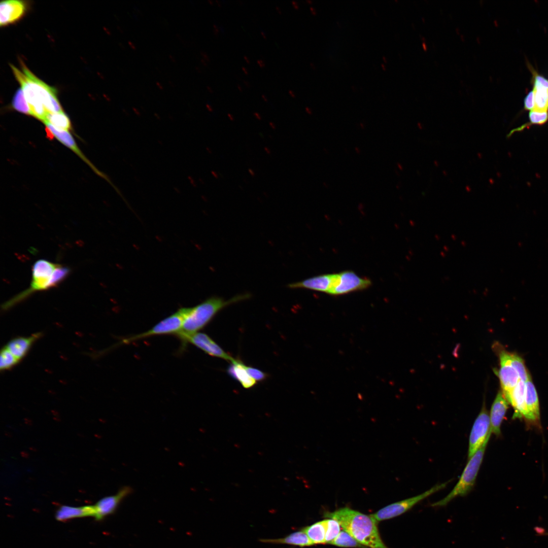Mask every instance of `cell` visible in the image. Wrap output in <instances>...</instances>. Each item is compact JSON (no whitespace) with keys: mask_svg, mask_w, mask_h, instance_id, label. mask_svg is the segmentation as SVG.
Returning a JSON list of instances; mask_svg holds the SVG:
<instances>
[{"mask_svg":"<svg viewBox=\"0 0 548 548\" xmlns=\"http://www.w3.org/2000/svg\"><path fill=\"white\" fill-rule=\"evenodd\" d=\"M22 70L10 66L21 85L30 109L31 116L44 122L48 113L63 112L57 96L56 89L34 75L21 61Z\"/></svg>","mask_w":548,"mask_h":548,"instance_id":"obj_1","label":"cell"},{"mask_svg":"<svg viewBox=\"0 0 548 548\" xmlns=\"http://www.w3.org/2000/svg\"><path fill=\"white\" fill-rule=\"evenodd\" d=\"M324 517L336 520L345 531L366 547L388 548L380 536L378 522L371 515L346 507L326 512Z\"/></svg>","mask_w":548,"mask_h":548,"instance_id":"obj_2","label":"cell"},{"mask_svg":"<svg viewBox=\"0 0 548 548\" xmlns=\"http://www.w3.org/2000/svg\"><path fill=\"white\" fill-rule=\"evenodd\" d=\"M249 293L237 294L227 300L219 296L210 297L200 303L191 307H182L183 323L178 338L191 335L204 328L225 307L249 299Z\"/></svg>","mask_w":548,"mask_h":548,"instance_id":"obj_3","label":"cell"},{"mask_svg":"<svg viewBox=\"0 0 548 548\" xmlns=\"http://www.w3.org/2000/svg\"><path fill=\"white\" fill-rule=\"evenodd\" d=\"M70 271L67 266L46 259L38 260L32 267V280L29 288L5 302L2 309H9L37 291L57 287L67 278Z\"/></svg>","mask_w":548,"mask_h":548,"instance_id":"obj_4","label":"cell"},{"mask_svg":"<svg viewBox=\"0 0 548 548\" xmlns=\"http://www.w3.org/2000/svg\"><path fill=\"white\" fill-rule=\"evenodd\" d=\"M489 439L470 458L463 471L459 481L453 490L442 499L432 504L433 507L446 505L458 496H464L473 488L478 472L482 463Z\"/></svg>","mask_w":548,"mask_h":548,"instance_id":"obj_5","label":"cell"},{"mask_svg":"<svg viewBox=\"0 0 548 548\" xmlns=\"http://www.w3.org/2000/svg\"><path fill=\"white\" fill-rule=\"evenodd\" d=\"M448 483L436 484L421 494L389 504L370 515L378 522L399 516L424 499L444 488Z\"/></svg>","mask_w":548,"mask_h":548,"instance_id":"obj_6","label":"cell"},{"mask_svg":"<svg viewBox=\"0 0 548 548\" xmlns=\"http://www.w3.org/2000/svg\"><path fill=\"white\" fill-rule=\"evenodd\" d=\"M183 323L182 307L176 312L164 318L150 329L142 333L122 339L119 345L128 344L134 341L152 336L173 334L176 335L181 330Z\"/></svg>","mask_w":548,"mask_h":548,"instance_id":"obj_7","label":"cell"},{"mask_svg":"<svg viewBox=\"0 0 548 548\" xmlns=\"http://www.w3.org/2000/svg\"><path fill=\"white\" fill-rule=\"evenodd\" d=\"M490 416L485 402L476 417L469 438L468 458H470L491 436Z\"/></svg>","mask_w":548,"mask_h":548,"instance_id":"obj_8","label":"cell"},{"mask_svg":"<svg viewBox=\"0 0 548 548\" xmlns=\"http://www.w3.org/2000/svg\"><path fill=\"white\" fill-rule=\"evenodd\" d=\"M179 338L182 342V348L189 343L211 356L229 361L231 363L235 360L204 333L198 332Z\"/></svg>","mask_w":548,"mask_h":548,"instance_id":"obj_9","label":"cell"},{"mask_svg":"<svg viewBox=\"0 0 548 548\" xmlns=\"http://www.w3.org/2000/svg\"><path fill=\"white\" fill-rule=\"evenodd\" d=\"M372 284L366 277H361L352 270L337 273L335 286L330 293L332 295H340L368 288Z\"/></svg>","mask_w":548,"mask_h":548,"instance_id":"obj_10","label":"cell"},{"mask_svg":"<svg viewBox=\"0 0 548 548\" xmlns=\"http://www.w3.org/2000/svg\"><path fill=\"white\" fill-rule=\"evenodd\" d=\"M132 492L130 486L121 488L115 494L106 496L99 500L94 505V518L96 521H101L117 510L121 503Z\"/></svg>","mask_w":548,"mask_h":548,"instance_id":"obj_11","label":"cell"},{"mask_svg":"<svg viewBox=\"0 0 548 548\" xmlns=\"http://www.w3.org/2000/svg\"><path fill=\"white\" fill-rule=\"evenodd\" d=\"M337 277V273L324 274L313 277L301 281L290 283V289H305L330 294Z\"/></svg>","mask_w":548,"mask_h":548,"instance_id":"obj_12","label":"cell"},{"mask_svg":"<svg viewBox=\"0 0 548 548\" xmlns=\"http://www.w3.org/2000/svg\"><path fill=\"white\" fill-rule=\"evenodd\" d=\"M500 368L497 372L502 392L507 400L511 392L521 380L517 371L510 364L505 354V350L499 352Z\"/></svg>","mask_w":548,"mask_h":548,"instance_id":"obj_13","label":"cell"},{"mask_svg":"<svg viewBox=\"0 0 548 548\" xmlns=\"http://www.w3.org/2000/svg\"><path fill=\"white\" fill-rule=\"evenodd\" d=\"M26 10L27 5L24 1H2L0 6L1 26H4L16 22L24 16Z\"/></svg>","mask_w":548,"mask_h":548,"instance_id":"obj_14","label":"cell"},{"mask_svg":"<svg viewBox=\"0 0 548 548\" xmlns=\"http://www.w3.org/2000/svg\"><path fill=\"white\" fill-rule=\"evenodd\" d=\"M44 124L46 125V132L47 136L49 139H53L56 138L57 140L60 142L62 144L65 146L70 148L76 154H77L81 158H82L86 163H87L96 173L98 175H101L93 166L86 158L83 154L81 152L77 146L76 142L75 141L72 135L70 134L68 131L63 129H58L49 123L45 122Z\"/></svg>","mask_w":548,"mask_h":548,"instance_id":"obj_15","label":"cell"},{"mask_svg":"<svg viewBox=\"0 0 548 548\" xmlns=\"http://www.w3.org/2000/svg\"><path fill=\"white\" fill-rule=\"evenodd\" d=\"M525 400L527 408L526 422L539 426L540 413L538 398L534 385L530 378L525 382Z\"/></svg>","mask_w":548,"mask_h":548,"instance_id":"obj_16","label":"cell"},{"mask_svg":"<svg viewBox=\"0 0 548 548\" xmlns=\"http://www.w3.org/2000/svg\"><path fill=\"white\" fill-rule=\"evenodd\" d=\"M508 402L502 392L499 391L492 405L490 421L491 433L499 436L501 425L508 408Z\"/></svg>","mask_w":548,"mask_h":548,"instance_id":"obj_17","label":"cell"},{"mask_svg":"<svg viewBox=\"0 0 548 548\" xmlns=\"http://www.w3.org/2000/svg\"><path fill=\"white\" fill-rule=\"evenodd\" d=\"M93 505L72 506L62 505L56 510L55 518L57 521L63 522L76 518L94 517Z\"/></svg>","mask_w":548,"mask_h":548,"instance_id":"obj_18","label":"cell"},{"mask_svg":"<svg viewBox=\"0 0 548 548\" xmlns=\"http://www.w3.org/2000/svg\"><path fill=\"white\" fill-rule=\"evenodd\" d=\"M525 382L520 380L511 392L507 399L515 409L513 418H523L525 420L527 416V408L525 400Z\"/></svg>","mask_w":548,"mask_h":548,"instance_id":"obj_19","label":"cell"},{"mask_svg":"<svg viewBox=\"0 0 548 548\" xmlns=\"http://www.w3.org/2000/svg\"><path fill=\"white\" fill-rule=\"evenodd\" d=\"M228 374L235 380L238 382L245 389H250L257 383V382L250 376L246 370V365L238 359L231 362V364L227 370Z\"/></svg>","mask_w":548,"mask_h":548,"instance_id":"obj_20","label":"cell"},{"mask_svg":"<svg viewBox=\"0 0 548 548\" xmlns=\"http://www.w3.org/2000/svg\"><path fill=\"white\" fill-rule=\"evenodd\" d=\"M40 336V333H37L29 337L15 338L9 341L5 347L20 360L25 356L32 344Z\"/></svg>","mask_w":548,"mask_h":548,"instance_id":"obj_21","label":"cell"},{"mask_svg":"<svg viewBox=\"0 0 548 548\" xmlns=\"http://www.w3.org/2000/svg\"><path fill=\"white\" fill-rule=\"evenodd\" d=\"M260 541L264 543L272 544H282L298 546H308L314 544L309 538L306 534L301 529L296 531L282 538L275 539H261Z\"/></svg>","mask_w":548,"mask_h":548,"instance_id":"obj_22","label":"cell"},{"mask_svg":"<svg viewBox=\"0 0 548 548\" xmlns=\"http://www.w3.org/2000/svg\"><path fill=\"white\" fill-rule=\"evenodd\" d=\"M302 530L315 544H325L326 524L325 520L305 527Z\"/></svg>","mask_w":548,"mask_h":548,"instance_id":"obj_23","label":"cell"},{"mask_svg":"<svg viewBox=\"0 0 548 548\" xmlns=\"http://www.w3.org/2000/svg\"><path fill=\"white\" fill-rule=\"evenodd\" d=\"M532 83L535 102L534 110L548 112V85Z\"/></svg>","mask_w":548,"mask_h":548,"instance_id":"obj_24","label":"cell"},{"mask_svg":"<svg viewBox=\"0 0 548 548\" xmlns=\"http://www.w3.org/2000/svg\"><path fill=\"white\" fill-rule=\"evenodd\" d=\"M505 356L510 364L518 372L521 380L526 382L530 378L523 359L518 355L505 351Z\"/></svg>","mask_w":548,"mask_h":548,"instance_id":"obj_25","label":"cell"},{"mask_svg":"<svg viewBox=\"0 0 548 548\" xmlns=\"http://www.w3.org/2000/svg\"><path fill=\"white\" fill-rule=\"evenodd\" d=\"M45 122L49 123L60 129L68 131L72 129L70 118L63 112L48 113L44 123Z\"/></svg>","mask_w":548,"mask_h":548,"instance_id":"obj_26","label":"cell"},{"mask_svg":"<svg viewBox=\"0 0 548 548\" xmlns=\"http://www.w3.org/2000/svg\"><path fill=\"white\" fill-rule=\"evenodd\" d=\"M331 544L342 547L366 548L346 531H340Z\"/></svg>","mask_w":548,"mask_h":548,"instance_id":"obj_27","label":"cell"},{"mask_svg":"<svg viewBox=\"0 0 548 548\" xmlns=\"http://www.w3.org/2000/svg\"><path fill=\"white\" fill-rule=\"evenodd\" d=\"M12 105L15 110L21 113L31 116L30 107L21 88L18 89L15 93L12 99Z\"/></svg>","mask_w":548,"mask_h":548,"instance_id":"obj_28","label":"cell"},{"mask_svg":"<svg viewBox=\"0 0 548 548\" xmlns=\"http://www.w3.org/2000/svg\"><path fill=\"white\" fill-rule=\"evenodd\" d=\"M529 123L521 126L515 130H512L511 133L524 129L531 125H543L548 120V112L538 111L532 110L529 114Z\"/></svg>","mask_w":548,"mask_h":548,"instance_id":"obj_29","label":"cell"},{"mask_svg":"<svg viewBox=\"0 0 548 548\" xmlns=\"http://www.w3.org/2000/svg\"><path fill=\"white\" fill-rule=\"evenodd\" d=\"M326 524L325 544H330L340 532V525L335 520H325Z\"/></svg>","mask_w":548,"mask_h":548,"instance_id":"obj_30","label":"cell"},{"mask_svg":"<svg viewBox=\"0 0 548 548\" xmlns=\"http://www.w3.org/2000/svg\"><path fill=\"white\" fill-rule=\"evenodd\" d=\"M20 360L16 358L6 347L1 352L0 369L1 370L12 368Z\"/></svg>","mask_w":548,"mask_h":548,"instance_id":"obj_31","label":"cell"},{"mask_svg":"<svg viewBox=\"0 0 548 548\" xmlns=\"http://www.w3.org/2000/svg\"><path fill=\"white\" fill-rule=\"evenodd\" d=\"M246 370L250 376L256 382H262L268 377L267 373L252 366L246 365Z\"/></svg>","mask_w":548,"mask_h":548,"instance_id":"obj_32","label":"cell"},{"mask_svg":"<svg viewBox=\"0 0 548 548\" xmlns=\"http://www.w3.org/2000/svg\"><path fill=\"white\" fill-rule=\"evenodd\" d=\"M524 109L526 110H529L531 111L534 110V96L533 90L530 91L525 97L524 100Z\"/></svg>","mask_w":548,"mask_h":548,"instance_id":"obj_33","label":"cell"},{"mask_svg":"<svg viewBox=\"0 0 548 548\" xmlns=\"http://www.w3.org/2000/svg\"><path fill=\"white\" fill-rule=\"evenodd\" d=\"M200 54L204 60H206V61H210V58L207 53L204 52H201Z\"/></svg>","mask_w":548,"mask_h":548,"instance_id":"obj_34","label":"cell"},{"mask_svg":"<svg viewBox=\"0 0 548 548\" xmlns=\"http://www.w3.org/2000/svg\"><path fill=\"white\" fill-rule=\"evenodd\" d=\"M257 62L260 67H263L265 66L264 62L261 59L258 60Z\"/></svg>","mask_w":548,"mask_h":548,"instance_id":"obj_35","label":"cell"},{"mask_svg":"<svg viewBox=\"0 0 548 548\" xmlns=\"http://www.w3.org/2000/svg\"><path fill=\"white\" fill-rule=\"evenodd\" d=\"M128 44L129 46L130 47V48L131 49H132L133 50H135L136 49V47L135 45L132 42H131V41H128Z\"/></svg>","mask_w":548,"mask_h":548,"instance_id":"obj_36","label":"cell"},{"mask_svg":"<svg viewBox=\"0 0 548 548\" xmlns=\"http://www.w3.org/2000/svg\"><path fill=\"white\" fill-rule=\"evenodd\" d=\"M213 27H214V33H215V34L216 35H217V34H218V33H219V29H218V27H217V26H216V25H215V24H214V25H213Z\"/></svg>","mask_w":548,"mask_h":548,"instance_id":"obj_37","label":"cell"},{"mask_svg":"<svg viewBox=\"0 0 548 548\" xmlns=\"http://www.w3.org/2000/svg\"><path fill=\"white\" fill-rule=\"evenodd\" d=\"M253 115L255 116V117L257 119H258L259 120H261V117L259 113H258L257 112H254L253 113Z\"/></svg>","mask_w":548,"mask_h":548,"instance_id":"obj_38","label":"cell"},{"mask_svg":"<svg viewBox=\"0 0 548 548\" xmlns=\"http://www.w3.org/2000/svg\"><path fill=\"white\" fill-rule=\"evenodd\" d=\"M292 4L295 9H298L299 8V6L296 2L293 1H292Z\"/></svg>","mask_w":548,"mask_h":548,"instance_id":"obj_39","label":"cell"},{"mask_svg":"<svg viewBox=\"0 0 548 548\" xmlns=\"http://www.w3.org/2000/svg\"><path fill=\"white\" fill-rule=\"evenodd\" d=\"M156 84L157 86L158 87L159 89H160L161 90L163 89V86L159 82H156Z\"/></svg>","mask_w":548,"mask_h":548,"instance_id":"obj_40","label":"cell"},{"mask_svg":"<svg viewBox=\"0 0 548 548\" xmlns=\"http://www.w3.org/2000/svg\"><path fill=\"white\" fill-rule=\"evenodd\" d=\"M269 124L270 126V127H271V128H272L273 129H276V125H275V124H274V123H273V122H270L269 123Z\"/></svg>","mask_w":548,"mask_h":548,"instance_id":"obj_41","label":"cell"},{"mask_svg":"<svg viewBox=\"0 0 548 548\" xmlns=\"http://www.w3.org/2000/svg\"><path fill=\"white\" fill-rule=\"evenodd\" d=\"M264 149L265 151V152H266V153H267L268 154H270L271 152H270V149H269L268 148H267V147H264Z\"/></svg>","mask_w":548,"mask_h":548,"instance_id":"obj_42","label":"cell"},{"mask_svg":"<svg viewBox=\"0 0 548 548\" xmlns=\"http://www.w3.org/2000/svg\"><path fill=\"white\" fill-rule=\"evenodd\" d=\"M248 171H249V173L250 174V175H251V176H252V177H254V176H255V173H254V171H253V170L252 169H248Z\"/></svg>","mask_w":548,"mask_h":548,"instance_id":"obj_43","label":"cell"},{"mask_svg":"<svg viewBox=\"0 0 548 548\" xmlns=\"http://www.w3.org/2000/svg\"><path fill=\"white\" fill-rule=\"evenodd\" d=\"M227 116H228V118H229V119L230 120H231V121L234 120V117L231 114H230V113H228Z\"/></svg>","mask_w":548,"mask_h":548,"instance_id":"obj_44","label":"cell"},{"mask_svg":"<svg viewBox=\"0 0 548 548\" xmlns=\"http://www.w3.org/2000/svg\"><path fill=\"white\" fill-rule=\"evenodd\" d=\"M288 92H289V94H290V95H291V96H292V97H295V94H294V93L293 92V91H292V90H289V91H288Z\"/></svg>","mask_w":548,"mask_h":548,"instance_id":"obj_45","label":"cell"},{"mask_svg":"<svg viewBox=\"0 0 548 548\" xmlns=\"http://www.w3.org/2000/svg\"><path fill=\"white\" fill-rule=\"evenodd\" d=\"M206 106H207V108L208 109V110H209V111H210V112H212V111H213V109H212V107H211V106H210L209 105L207 104V105H206Z\"/></svg>","mask_w":548,"mask_h":548,"instance_id":"obj_46","label":"cell"},{"mask_svg":"<svg viewBox=\"0 0 548 548\" xmlns=\"http://www.w3.org/2000/svg\"><path fill=\"white\" fill-rule=\"evenodd\" d=\"M207 88L209 92H210V93H213V91L212 89L210 86H208L207 87Z\"/></svg>","mask_w":548,"mask_h":548,"instance_id":"obj_47","label":"cell"},{"mask_svg":"<svg viewBox=\"0 0 548 548\" xmlns=\"http://www.w3.org/2000/svg\"><path fill=\"white\" fill-rule=\"evenodd\" d=\"M242 70L244 72L245 74L248 75V73L246 68L245 67H242Z\"/></svg>","mask_w":548,"mask_h":548,"instance_id":"obj_48","label":"cell"},{"mask_svg":"<svg viewBox=\"0 0 548 548\" xmlns=\"http://www.w3.org/2000/svg\"><path fill=\"white\" fill-rule=\"evenodd\" d=\"M261 97L266 102L267 101V98L266 97V96L262 94L261 95Z\"/></svg>","mask_w":548,"mask_h":548,"instance_id":"obj_49","label":"cell"},{"mask_svg":"<svg viewBox=\"0 0 548 548\" xmlns=\"http://www.w3.org/2000/svg\"><path fill=\"white\" fill-rule=\"evenodd\" d=\"M310 10H311V12H312V13L313 14H316V12H315V10H314V8H313V7H311V8H310Z\"/></svg>","mask_w":548,"mask_h":548,"instance_id":"obj_50","label":"cell"},{"mask_svg":"<svg viewBox=\"0 0 548 548\" xmlns=\"http://www.w3.org/2000/svg\"><path fill=\"white\" fill-rule=\"evenodd\" d=\"M244 58L248 63H250V61L246 56H244Z\"/></svg>","mask_w":548,"mask_h":548,"instance_id":"obj_51","label":"cell"},{"mask_svg":"<svg viewBox=\"0 0 548 548\" xmlns=\"http://www.w3.org/2000/svg\"><path fill=\"white\" fill-rule=\"evenodd\" d=\"M169 58H170V59H171V60H172L173 61H174V62L176 61V60H175V58H174V57L173 56H172V55H169Z\"/></svg>","mask_w":548,"mask_h":548,"instance_id":"obj_52","label":"cell"},{"mask_svg":"<svg viewBox=\"0 0 548 548\" xmlns=\"http://www.w3.org/2000/svg\"><path fill=\"white\" fill-rule=\"evenodd\" d=\"M201 60V62H202V63H203V64L204 65H207V63H206V61H205V60H204L203 59H201V60Z\"/></svg>","mask_w":548,"mask_h":548,"instance_id":"obj_53","label":"cell"},{"mask_svg":"<svg viewBox=\"0 0 548 548\" xmlns=\"http://www.w3.org/2000/svg\"><path fill=\"white\" fill-rule=\"evenodd\" d=\"M212 174H213L214 176V177H215V178H218V175H217V174H216V173H215V172H212Z\"/></svg>","mask_w":548,"mask_h":548,"instance_id":"obj_54","label":"cell"},{"mask_svg":"<svg viewBox=\"0 0 548 548\" xmlns=\"http://www.w3.org/2000/svg\"><path fill=\"white\" fill-rule=\"evenodd\" d=\"M276 9L277 10L278 12H279V13H280V14L281 13V9H280V8H279V7L277 6V7H276Z\"/></svg>","mask_w":548,"mask_h":548,"instance_id":"obj_55","label":"cell"},{"mask_svg":"<svg viewBox=\"0 0 548 548\" xmlns=\"http://www.w3.org/2000/svg\"><path fill=\"white\" fill-rule=\"evenodd\" d=\"M261 34L262 35V36H263V37L264 38H265V39L266 38V36H265V33L263 31L261 32Z\"/></svg>","mask_w":548,"mask_h":548,"instance_id":"obj_56","label":"cell"},{"mask_svg":"<svg viewBox=\"0 0 548 548\" xmlns=\"http://www.w3.org/2000/svg\"><path fill=\"white\" fill-rule=\"evenodd\" d=\"M305 110H306V112H307V113H309V114H311V112H310V109H309V108H305Z\"/></svg>","mask_w":548,"mask_h":548,"instance_id":"obj_57","label":"cell"},{"mask_svg":"<svg viewBox=\"0 0 548 548\" xmlns=\"http://www.w3.org/2000/svg\"><path fill=\"white\" fill-rule=\"evenodd\" d=\"M237 88H238V90H239V91H242V87H241V86H240V85H237Z\"/></svg>","mask_w":548,"mask_h":548,"instance_id":"obj_58","label":"cell"},{"mask_svg":"<svg viewBox=\"0 0 548 548\" xmlns=\"http://www.w3.org/2000/svg\"><path fill=\"white\" fill-rule=\"evenodd\" d=\"M244 83H245V84H246V85L247 86H249V83H248V82H247L244 81Z\"/></svg>","mask_w":548,"mask_h":548,"instance_id":"obj_59","label":"cell"},{"mask_svg":"<svg viewBox=\"0 0 548 548\" xmlns=\"http://www.w3.org/2000/svg\"><path fill=\"white\" fill-rule=\"evenodd\" d=\"M208 2H209V3H210V4H211V5H213V2H212V1H210V0H209V1H208Z\"/></svg>","mask_w":548,"mask_h":548,"instance_id":"obj_60","label":"cell"},{"mask_svg":"<svg viewBox=\"0 0 548 548\" xmlns=\"http://www.w3.org/2000/svg\"><path fill=\"white\" fill-rule=\"evenodd\" d=\"M216 3H217L218 4V6H219L220 7H221V4H220V2L219 3V2H218V1H216Z\"/></svg>","mask_w":548,"mask_h":548,"instance_id":"obj_61","label":"cell"},{"mask_svg":"<svg viewBox=\"0 0 548 548\" xmlns=\"http://www.w3.org/2000/svg\"><path fill=\"white\" fill-rule=\"evenodd\" d=\"M196 70H197V71H199V72H200L199 68H198V67H196Z\"/></svg>","mask_w":548,"mask_h":548,"instance_id":"obj_62","label":"cell"},{"mask_svg":"<svg viewBox=\"0 0 548 548\" xmlns=\"http://www.w3.org/2000/svg\"><path fill=\"white\" fill-rule=\"evenodd\" d=\"M307 2L308 3H311V2H312L311 1H307Z\"/></svg>","mask_w":548,"mask_h":548,"instance_id":"obj_63","label":"cell"}]
</instances>
